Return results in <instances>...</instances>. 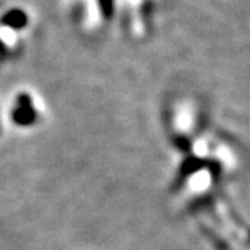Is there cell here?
<instances>
[{"mask_svg":"<svg viewBox=\"0 0 250 250\" xmlns=\"http://www.w3.org/2000/svg\"><path fill=\"white\" fill-rule=\"evenodd\" d=\"M12 121L20 127H27L37 121V110L32 105V100L27 94H21L17 98V107L12 112Z\"/></svg>","mask_w":250,"mask_h":250,"instance_id":"obj_1","label":"cell"},{"mask_svg":"<svg viewBox=\"0 0 250 250\" xmlns=\"http://www.w3.org/2000/svg\"><path fill=\"white\" fill-rule=\"evenodd\" d=\"M207 166V162L202 158L198 157H188L186 162L183 163L181 169H180V175H178L176 184H183L190 175H193L194 172H198L201 169H204Z\"/></svg>","mask_w":250,"mask_h":250,"instance_id":"obj_2","label":"cell"},{"mask_svg":"<svg viewBox=\"0 0 250 250\" xmlns=\"http://www.w3.org/2000/svg\"><path fill=\"white\" fill-rule=\"evenodd\" d=\"M0 23L12 29H21L27 24V15L20 9H12L2 17Z\"/></svg>","mask_w":250,"mask_h":250,"instance_id":"obj_3","label":"cell"},{"mask_svg":"<svg viewBox=\"0 0 250 250\" xmlns=\"http://www.w3.org/2000/svg\"><path fill=\"white\" fill-rule=\"evenodd\" d=\"M100 5H101V9H103L104 15L110 17L112 9H113V0H100Z\"/></svg>","mask_w":250,"mask_h":250,"instance_id":"obj_4","label":"cell"}]
</instances>
